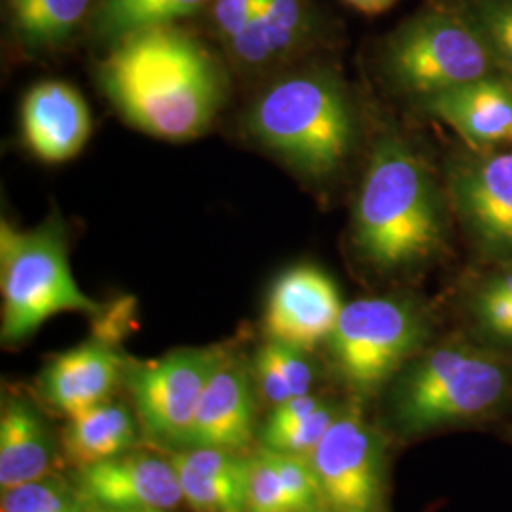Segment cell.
<instances>
[{
	"instance_id": "1",
	"label": "cell",
	"mask_w": 512,
	"mask_h": 512,
	"mask_svg": "<svg viewBox=\"0 0 512 512\" xmlns=\"http://www.w3.org/2000/svg\"><path fill=\"white\" fill-rule=\"evenodd\" d=\"M99 84L128 124L165 141L203 135L226 99L219 59L177 23L114 42Z\"/></svg>"
},
{
	"instance_id": "2",
	"label": "cell",
	"mask_w": 512,
	"mask_h": 512,
	"mask_svg": "<svg viewBox=\"0 0 512 512\" xmlns=\"http://www.w3.org/2000/svg\"><path fill=\"white\" fill-rule=\"evenodd\" d=\"M444 241V202L427 165L401 137L385 133L355 202L357 253L376 270L397 272L433 258Z\"/></svg>"
},
{
	"instance_id": "3",
	"label": "cell",
	"mask_w": 512,
	"mask_h": 512,
	"mask_svg": "<svg viewBox=\"0 0 512 512\" xmlns=\"http://www.w3.org/2000/svg\"><path fill=\"white\" fill-rule=\"evenodd\" d=\"M245 129L256 143L311 179L336 173L353 147L348 97L325 71L277 78L247 110Z\"/></svg>"
},
{
	"instance_id": "4",
	"label": "cell",
	"mask_w": 512,
	"mask_h": 512,
	"mask_svg": "<svg viewBox=\"0 0 512 512\" xmlns=\"http://www.w3.org/2000/svg\"><path fill=\"white\" fill-rule=\"evenodd\" d=\"M0 285L4 346L31 338L50 317L63 311L99 315L103 306L84 293L69 264L67 234L59 220L35 230L0 228Z\"/></svg>"
},
{
	"instance_id": "5",
	"label": "cell",
	"mask_w": 512,
	"mask_h": 512,
	"mask_svg": "<svg viewBox=\"0 0 512 512\" xmlns=\"http://www.w3.org/2000/svg\"><path fill=\"white\" fill-rule=\"evenodd\" d=\"M382 69L401 92L427 99L463 84L505 74L473 18L456 8H427L385 38Z\"/></svg>"
},
{
	"instance_id": "6",
	"label": "cell",
	"mask_w": 512,
	"mask_h": 512,
	"mask_svg": "<svg viewBox=\"0 0 512 512\" xmlns=\"http://www.w3.org/2000/svg\"><path fill=\"white\" fill-rule=\"evenodd\" d=\"M507 385L509 372L488 353L463 346L433 349L401 384L399 421L404 429L421 433L473 420L501 403Z\"/></svg>"
},
{
	"instance_id": "7",
	"label": "cell",
	"mask_w": 512,
	"mask_h": 512,
	"mask_svg": "<svg viewBox=\"0 0 512 512\" xmlns=\"http://www.w3.org/2000/svg\"><path fill=\"white\" fill-rule=\"evenodd\" d=\"M425 323L418 308L393 296L349 302L330 336V351L340 376L357 391L387 382L418 349Z\"/></svg>"
},
{
	"instance_id": "8",
	"label": "cell",
	"mask_w": 512,
	"mask_h": 512,
	"mask_svg": "<svg viewBox=\"0 0 512 512\" xmlns=\"http://www.w3.org/2000/svg\"><path fill=\"white\" fill-rule=\"evenodd\" d=\"M220 361L215 349H183L129 372L131 395L150 435L186 444L203 389Z\"/></svg>"
},
{
	"instance_id": "9",
	"label": "cell",
	"mask_w": 512,
	"mask_h": 512,
	"mask_svg": "<svg viewBox=\"0 0 512 512\" xmlns=\"http://www.w3.org/2000/svg\"><path fill=\"white\" fill-rule=\"evenodd\" d=\"M325 505L334 512H372L382 490L378 437L355 410L340 414L310 456Z\"/></svg>"
},
{
	"instance_id": "10",
	"label": "cell",
	"mask_w": 512,
	"mask_h": 512,
	"mask_svg": "<svg viewBox=\"0 0 512 512\" xmlns=\"http://www.w3.org/2000/svg\"><path fill=\"white\" fill-rule=\"evenodd\" d=\"M448 181L454 211L476 251L512 264V152L459 160Z\"/></svg>"
},
{
	"instance_id": "11",
	"label": "cell",
	"mask_w": 512,
	"mask_h": 512,
	"mask_svg": "<svg viewBox=\"0 0 512 512\" xmlns=\"http://www.w3.org/2000/svg\"><path fill=\"white\" fill-rule=\"evenodd\" d=\"M344 310L340 291L315 266H294L275 279L264 310L268 340L311 349L327 342Z\"/></svg>"
},
{
	"instance_id": "12",
	"label": "cell",
	"mask_w": 512,
	"mask_h": 512,
	"mask_svg": "<svg viewBox=\"0 0 512 512\" xmlns=\"http://www.w3.org/2000/svg\"><path fill=\"white\" fill-rule=\"evenodd\" d=\"M76 494L93 509H162L184 501L175 465L147 454H120L82 467Z\"/></svg>"
},
{
	"instance_id": "13",
	"label": "cell",
	"mask_w": 512,
	"mask_h": 512,
	"mask_svg": "<svg viewBox=\"0 0 512 512\" xmlns=\"http://www.w3.org/2000/svg\"><path fill=\"white\" fill-rule=\"evenodd\" d=\"M92 114L76 88L61 80L33 86L21 105V135L38 160L63 164L86 147Z\"/></svg>"
},
{
	"instance_id": "14",
	"label": "cell",
	"mask_w": 512,
	"mask_h": 512,
	"mask_svg": "<svg viewBox=\"0 0 512 512\" xmlns=\"http://www.w3.org/2000/svg\"><path fill=\"white\" fill-rule=\"evenodd\" d=\"M255 433V397L243 366L224 359L203 389L186 444L192 448L239 450Z\"/></svg>"
},
{
	"instance_id": "15",
	"label": "cell",
	"mask_w": 512,
	"mask_h": 512,
	"mask_svg": "<svg viewBox=\"0 0 512 512\" xmlns=\"http://www.w3.org/2000/svg\"><path fill=\"white\" fill-rule=\"evenodd\" d=\"M471 147L512 141V78L494 74L421 101Z\"/></svg>"
},
{
	"instance_id": "16",
	"label": "cell",
	"mask_w": 512,
	"mask_h": 512,
	"mask_svg": "<svg viewBox=\"0 0 512 512\" xmlns=\"http://www.w3.org/2000/svg\"><path fill=\"white\" fill-rule=\"evenodd\" d=\"M122 359L103 340H93L57 355L42 374L48 401L67 418L107 403L122 376Z\"/></svg>"
},
{
	"instance_id": "17",
	"label": "cell",
	"mask_w": 512,
	"mask_h": 512,
	"mask_svg": "<svg viewBox=\"0 0 512 512\" xmlns=\"http://www.w3.org/2000/svg\"><path fill=\"white\" fill-rule=\"evenodd\" d=\"M313 25L308 0H258L255 18L224 46L241 69L262 71L296 54Z\"/></svg>"
},
{
	"instance_id": "18",
	"label": "cell",
	"mask_w": 512,
	"mask_h": 512,
	"mask_svg": "<svg viewBox=\"0 0 512 512\" xmlns=\"http://www.w3.org/2000/svg\"><path fill=\"white\" fill-rule=\"evenodd\" d=\"M54 459V442L37 408L10 399L0 416V488L10 490L44 478Z\"/></svg>"
},
{
	"instance_id": "19",
	"label": "cell",
	"mask_w": 512,
	"mask_h": 512,
	"mask_svg": "<svg viewBox=\"0 0 512 512\" xmlns=\"http://www.w3.org/2000/svg\"><path fill=\"white\" fill-rule=\"evenodd\" d=\"M69 420L63 450L78 469L126 454L137 439L135 420L124 404L107 401Z\"/></svg>"
},
{
	"instance_id": "20",
	"label": "cell",
	"mask_w": 512,
	"mask_h": 512,
	"mask_svg": "<svg viewBox=\"0 0 512 512\" xmlns=\"http://www.w3.org/2000/svg\"><path fill=\"white\" fill-rule=\"evenodd\" d=\"M12 29L21 48L31 54H48L65 46L82 21L88 18L93 0H8Z\"/></svg>"
},
{
	"instance_id": "21",
	"label": "cell",
	"mask_w": 512,
	"mask_h": 512,
	"mask_svg": "<svg viewBox=\"0 0 512 512\" xmlns=\"http://www.w3.org/2000/svg\"><path fill=\"white\" fill-rule=\"evenodd\" d=\"M213 0H97L93 6L95 37L114 44L143 29L175 25L179 19L196 16Z\"/></svg>"
},
{
	"instance_id": "22",
	"label": "cell",
	"mask_w": 512,
	"mask_h": 512,
	"mask_svg": "<svg viewBox=\"0 0 512 512\" xmlns=\"http://www.w3.org/2000/svg\"><path fill=\"white\" fill-rule=\"evenodd\" d=\"M471 317L484 340L512 346V268L488 277L471 298Z\"/></svg>"
},
{
	"instance_id": "23",
	"label": "cell",
	"mask_w": 512,
	"mask_h": 512,
	"mask_svg": "<svg viewBox=\"0 0 512 512\" xmlns=\"http://www.w3.org/2000/svg\"><path fill=\"white\" fill-rule=\"evenodd\" d=\"M175 465L184 501L196 512H247L249 478L203 475L183 463Z\"/></svg>"
},
{
	"instance_id": "24",
	"label": "cell",
	"mask_w": 512,
	"mask_h": 512,
	"mask_svg": "<svg viewBox=\"0 0 512 512\" xmlns=\"http://www.w3.org/2000/svg\"><path fill=\"white\" fill-rule=\"evenodd\" d=\"M0 512H90L78 494H71L61 482L38 478L4 490Z\"/></svg>"
},
{
	"instance_id": "25",
	"label": "cell",
	"mask_w": 512,
	"mask_h": 512,
	"mask_svg": "<svg viewBox=\"0 0 512 512\" xmlns=\"http://www.w3.org/2000/svg\"><path fill=\"white\" fill-rule=\"evenodd\" d=\"M338 416L340 412L332 404L323 403L315 412H311L310 416L277 431H262L260 437L264 442V448L310 458L311 452L327 435L330 425Z\"/></svg>"
},
{
	"instance_id": "26",
	"label": "cell",
	"mask_w": 512,
	"mask_h": 512,
	"mask_svg": "<svg viewBox=\"0 0 512 512\" xmlns=\"http://www.w3.org/2000/svg\"><path fill=\"white\" fill-rule=\"evenodd\" d=\"M461 6L488 40L503 73L512 78V0H463Z\"/></svg>"
},
{
	"instance_id": "27",
	"label": "cell",
	"mask_w": 512,
	"mask_h": 512,
	"mask_svg": "<svg viewBox=\"0 0 512 512\" xmlns=\"http://www.w3.org/2000/svg\"><path fill=\"white\" fill-rule=\"evenodd\" d=\"M298 511L293 497L287 492L281 476L277 475L266 450H260L251 459V473L247 484V512Z\"/></svg>"
},
{
	"instance_id": "28",
	"label": "cell",
	"mask_w": 512,
	"mask_h": 512,
	"mask_svg": "<svg viewBox=\"0 0 512 512\" xmlns=\"http://www.w3.org/2000/svg\"><path fill=\"white\" fill-rule=\"evenodd\" d=\"M264 450L272 461L277 475L281 476L287 492L293 497L294 505H296L298 511L319 509V505L325 503L310 458L283 454V452H275L270 448H264Z\"/></svg>"
},
{
	"instance_id": "29",
	"label": "cell",
	"mask_w": 512,
	"mask_h": 512,
	"mask_svg": "<svg viewBox=\"0 0 512 512\" xmlns=\"http://www.w3.org/2000/svg\"><path fill=\"white\" fill-rule=\"evenodd\" d=\"M169 459L183 463L203 475L249 478L251 473V459L239 458L232 450L222 448H192L186 452H177Z\"/></svg>"
},
{
	"instance_id": "30",
	"label": "cell",
	"mask_w": 512,
	"mask_h": 512,
	"mask_svg": "<svg viewBox=\"0 0 512 512\" xmlns=\"http://www.w3.org/2000/svg\"><path fill=\"white\" fill-rule=\"evenodd\" d=\"M262 349L268 353V357L274 361L277 370L291 387L293 397L310 393L311 385L315 380V370L308 361V351L293 348L289 344L275 342V340H268Z\"/></svg>"
},
{
	"instance_id": "31",
	"label": "cell",
	"mask_w": 512,
	"mask_h": 512,
	"mask_svg": "<svg viewBox=\"0 0 512 512\" xmlns=\"http://www.w3.org/2000/svg\"><path fill=\"white\" fill-rule=\"evenodd\" d=\"M209 10L213 31L226 44L255 18L258 0H213Z\"/></svg>"
},
{
	"instance_id": "32",
	"label": "cell",
	"mask_w": 512,
	"mask_h": 512,
	"mask_svg": "<svg viewBox=\"0 0 512 512\" xmlns=\"http://www.w3.org/2000/svg\"><path fill=\"white\" fill-rule=\"evenodd\" d=\"M255 374L262 395L274 406L293 399L291 387L285 382L281 372L277 370L274 361L268 357V353L262 348L258 349V353H256Z\"/></svg>"
},
{
	"instance_id": "33",
	"label": "cell",
	"mask_w": 512,
	"mask_h": 512,
	"mask_svg": "<svg viewBox=\"0 0 512 512\" xmlns=\"http://www.w3.org/2000/svg\"><path fill=\"white\" fill-rule=\"evenodd\" d=\"M321 404H323V401L319 397L311 395V393L293 397L285 403L277 404V406H274V412L270 414V418L266 421V425L262 427V431H277V429L289 427L296 421L310 416L311 412H315Z\"/></svg>"
},
{
	"instance_id": "34",
	"label": "cell",
	"mask_w": 512,
	"mask_h": 512,
	"mask_svg": "<svg viewBox=\"0 0 512 512\" xmlns=\"http://www.w3.org/2000/svg\"><path fill=\"white\" fill-rule=\"evenodd\" d=\"M351 8L363 12L366 16H378L387 12L397 0H346Z\"/></svg>"
},
{
	"instance_id": "35",
	"label": "cell",
	"mask_w": 512,
	"mask_h": 512,
	"mask_svg": "<svg viewBox=\"0 0 512 512\" xmlns=\"http://www.w3.org/2000/svg\"><path fill=\"white\" fill-rule=\"evenodd\" d=\"M90 512H167L162 509H90Z\"/></svg>"
},
{
	"instance_id": "36",
	"label": "cell",
	"mask_w": 512,
	"mask_h": 512,
	"mask_svg": "<svg viewBox=\"0 0 512 512\" xmlns=\"http://www.w3.org/2000/svg\"><path fill=\"white\" fill-rule=\"evenodd\" d=\"M293 512H325V511H319V509H310V511H293Z\"/></svg>"
}]
</instances>
